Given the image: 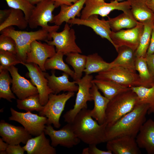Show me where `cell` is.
<instances>
[{
    "label": "cell",
    "instance_id": "816d5d0a",
    "mask_svg": "<svg viewBox=\"0 0 154 154\" xmlns=\"http://www.w3.org/2000/svg\"><path fill=\"white\" fill-rule=\"evenodd\" d=\"M0 154H6L7 153L6 150L5 151H0Z\"/></svg>",
    "mask_w": 154,
    "mask_h": 154
},
{
    "label": "cell",
    "instance_id": "83f0119b",
    "mask_svg": "<svg viewBox=\"0 0 154 154\" xmlns=\"http://www.w3.org/2000/svg\"><path fill=\"white\" fill-rule=\"evenodd\" d=\"M92 82L95 84L104 96L110 100L119 94L131 89L130 88L124 87L111 81L95 79H93Z\"/></svg>",
    "mask_w": 154,
    "mask_h": 154
},
{
    "label": "cell",
    "instance_id": "836d02e7",
    "mask_svg": "<svg viewBox=\"0 0 154 154\" xmlns=\"http://www.w3.org/2000/svg\"><path fill=\"white\" fill-rule=\"evenodd\" d=\"M143 23V31L138 46L135 51L136 57H145L150 43L152 30L154 26L153 21H147Z\"/></svg>",
    "mask_w": 154,
    "mask_h": 154
},
{
    "label": "cell",
    "instance_id": "d6986e66",
    "mask_svg": "<svg viewBox=\"0 0 154 154\" xmlns=\"http://www.w3.org/2000/svg\"><path fill=\"white\" fill-rule=\"evenodd\" d=\"M108 150L115 154H140L139 148L135 138L128 136L116 137L108 141Z\"/></svg>",
    "mask_w": 154,
    "mask_h": 154
},
{
    "label": "cell",
    "instance_id": "7bdbcfd3",
    "mask_svg": "<svg viewBox=\"0 0 154 154\" xmlns=\"http://www.w3.org/2000/svg\"><path fill=\"white\" fill-rule=\"evenodd\" d=\"M96 145H89L88 147L89 154H112V153L110 151H103L98 149Z\"/></svg>",
    "mask_w": 154,
    "mask_h": 154
},
{
    "label": "cell",
    "instance_id": "d6a6232c",
    "mask_svg": "<svg viewBox=\"0 0 154 154\" xmlns=\"http://www.w3.org/2000/svg\"><path fill=\"white\" fill-rule=\"evenodd\" d=\"M131 88L137 95L138 104L149 105L147 114L154 113V86L150 87L139 86Z\"/></svg>",
    "mask_w": 154,
    "mask_h": 154
},
{
    "label": "cell",
    "instance_id": "4fadbf2b",
    "mask_svg": "<svg viewBox=\"0 0 154 154\" xmlns=\"http://www.w3.org/2000/svg\"><path fill=\"white\" fill-rule=\"evenodd\" d=\"M51 140L53 147L58 145L68 148L78 144L81 141L75 134L72 123H67L60 130L54 129L51 125H47L44 130Z\"/></svg>",
    "mask_w": 154,
    "mask_h": 154
},
{
    "label": "cell",
    "instance_id": "4316f807",
    "mask_svg": "<svg viewBox=\"0 0 154 154\" xmlns=\"http://www.w3.org/2000/svg\"><path fill=\"white\" fill-rule=\"evenodd\" d=\"M108 21L111 31L116 32L123 29H130L135 27L138 22L133 15L131 10L123 12L114 18L108 17Z\"/></svg>",
    "mask_w": 154,
    "mask_h": 154
},
{
    "label": "cell",
    "instance_id": "74e56055",
    "mask_svg": "<svg viewBox=\"0 0 154 154\" xmlns=\"http://www.w3.org/2000/svg\"><path fill=\"white\" fill-rule=\"evenodd\" d=\"M0 72L8 70L11 66L19 64H23L16 55L7 51L0 50Z\"/></svg>",
    "mask_w": 154,
    "mask_h": 154
},
{
    "label": "cell",
    "instance_id": "9a60e30c",
    "mask_svg": "<svg viewBox=\"0 0 154 154\" xmlns=\"http://www.w3.org/2000/svg\"><path fill=\"white\" fill-rule=\"evenodd\" d=\"M56 52L54 46L35 40L31 44L30 50L27 54L26 63L36 64L43 71L45 72L44 64L46 61L53 56Z\"/></svg>",
    "mask_w": 154,
    "mask_h": 154
},
{
    "label": "cell",
    "instance_id": "4dcf8cb0",
    "mask_svg": "<svg viewBox=\"0 0 154 154\" xmlns=\"http://www.w3.org/2000/svg\"><path fill=\"white\" fill-rule=\"evenodd\" d=\"M64 55L62 52H56L53 56L46 61L44 64V68L46 70H57L62 71L68 74L74 79V72L64 62L63 60Z\"/></svg>",
    "mask_w": 154,
    "mask_h": 154
},
{
    "label": "cell",
    "instance_id": "db71d44e",
    "mask_svg": "<svg viewBox=\"0 0 154 154\" xmlns=\"http://www.w3.org/2000/svg\"><path fill=\"white\" fill-rule=\"evenodd\" d=\"M116 1H117V0H115Z\"/></svg>",
    "mask_w": 154,
    "mask_h": 154
},
{
    "label": "cell",
    "instance_id": "5b68a950",
    "mask_svg": "<svg viewBox=\"0 0 154 154\" xmlns=\"http://www.w3.org/2000/svg\"><path fill=\"white\" fill-rule=\"evenodd\" d=\"M28 19V25L31 29L38 27L49 33L57 31L60 26L55 25L49 26L48 23H52L54 15L52 13L56 8L54 2L51 0H43L36 5Z\"/></svg>",
    "mask_w": 154,
    "mask_h": 154
},
{
    "label": "cell",
    "instance_id": "11a10c76",
    "mask_svg": "<svg viewBox=\"0 0 154 154\" xmlns=\"http://www.w3.org/2000/svg\"><path fill=\"white\" fill-rule=\"evenodd\" d=\"M153 86H154V85Z\"/></svg>",
    "mask_w": 154,
    "mask_h": 154
},
{
    "label": "cell",
    "instance_id": "ba28073f",
    "mask_svg": "<svg viewBox=\"0 0 154 154\" xmlns=\"http://www.w3.org/2000/svg\"><path fill=\"white\" fill-rule=\"evenodd\" d=\"M80 15V19H86L94 15L104 17L115 10L123 12L131 10L130 4L127 0L121 2L115 0L107 3L104 0H86Z\"/></svg>",
    "mask_w": 154,
    "mask_h": 154
},
{
    "label": "cell",
    "instance_id": "f5cc1de1",
    "mask_svg": "<svg viewBox=\"0 0 154 154\" xmlns=\"http://www.w3.org/2000/svg\"><path fill=\"white\" fill-rule=\"evenodd\" d=\"M153 23H154V20H153Z\"/></svg>",
    "mask_w": 154,
    "mask_h": 154
},
{
    "label": "cell",
    "instance_id": "277c9868",
    "mask_svg": "<svg viewBox=\"0 0 154 154\" xmlns=\"http://www.w3.org/2000/svg\"><path fill=\"white\" fill-rule=\"evenodd\" d=\"M138 104L137 95L131 88L110 100L106 112L105 122L107 127L111 126L131 111Z\"/></svg>",
    "mask_w": 154,
    "mask_h": 154
},
{
    "label": "cell",
    "instance_id": "f1b7e54d",
    "mask_svg": "<svg viewBox=\"0 0 154 154\" xmlns=\"http://www.w3.org/2000/svg\"><path fill=\"white\" fill-rule=\"evenodd\" d=\"M111 67L110 62L105 61L97 53L87 56V61L84 72L85 74L90 75L106 70Z\"/></svg>",
    "mask_w": 154,
    "mask_h": 154
},
{
    "label": "cell",
    "instance_id": "ee69618b",
    "mask_svg": "<svg viewBox=\"0 0 154 154\" xmlns=\"http://www.w3.org/2000/svg\"><path fill=\"white\" fill-rule=\"evenodd\" d=\"M54 3L56 8L60 6L63 5H71L76 2L78 0H51Z\"/></svg>",
    "mask_w": 154,
    "mask_h": 154
},
{
    "label": "cell",
    "instance_id": "f6af8a7d",
    "mask_svg": "<svg viewBox=\"0 0 154 154\" xmlns=\"http://www.w3.org/2000/svg\"><path fill=\"white\" fill-rule=\"evenodd\" d=\"M153 53H154V25L152 30L150 43L146 56Z\"/></svg>",
    "mask_w": 154,
    "mask_h": 154
},
{
    "label": "cell",
    "instance_id": "d4e9b609",
    "mask_svg": "<svg viewBox=\"0 0 154 154\" xmlns=\"http://www.w3.org/2000/svg\"><path fill=\"white\" fill-rule=\"evenodd\" d=\"M86 0H78L71 5H63L60 6L59 13L54 16L52 23L60 26L64 22L68 23L69 21L79 17L81 10L83 8Z\"/></svg>",
    "mask_w": 154,
    "mask_h": 154
},
{
    "label": "cell",
    "instance_id": "7a4b0ae2",
    "mask_svg": "<svg viewBox=\"0 0 154 154\" xmlns=\"http://www.w3.org/2000/svg\"><path fill=\"white\" fill-rule=\"evenodd\" d=\"M90 110L83 109L75 117L72 123L75 134L80 141L89 145L106 142L107 124H100L94 120Z\"/></svg>",
    "mask_w": 154,
    "mask_h": 154
},
{
    "label": "cell",
    "instance_id": "f35d334b",
    "mask_svg": "<svg viewBox=\"0 0 154 154\" xmlns=\"http://www.w3.org/2000/svg\"><path fill=\"white\" fill-rule=\"evenodd\" d=\"M10 8L19 9L24 12L28 20L35 6L31 4L27 0H5Z\"/></svg>",
    "mask_w": 154,
    "mask_h": 154
},
{
    "label": "cell",
    "instance_id": "484cf974",
    "mask_svg": "<svg viewBox=\"0 0 154 154\" xmlns=\"http://www.w3.org/2000/svg\"><path fill=\"white\" fill-rule=\"evenodd\" d=\"M129 3L131 10L135 19L143 23L153 21L154 14L147 5L146 0H127Z\"/></svg>",
    "mask_w": 154,
    "mask_h": 154
},
{
    "label": "cell",
    "instance_id": "9c48e42d",
    "mask_svg": "<svg viewBox=\"0 0 154 154\" xmlns=\"http://www.w3.org/2000/svg\"><path fill=\"white\" fill-rule=\"evenodd\" d=\"M95 79L112 81L127 88L139 86L146 87L139 74L117 66H112L98 72L95 76Z\"/></svg>",
    "mask_w": 154,
    "mask_h": 154
},
{
    "label": "cell",
    "instance_id": "c3c4849f",
    "mask_svg": "<svg viewBox=\"0 0 154 154\" xmlns=\"http://www.w3.org/2000/svg\"><path fill=\"white\" fill-rule=\"evenodd\" d=\"M146 3L154 14V0H146Z\"/></svg>",
    "mask_w": 154,
    "mask_h": 154
},
{
    "label": "cell",
    "instance_id": "60d3db41",
    "mask_svg": "<svg viewBox=\"0 0 154 154\" xmlns=\"http://www.w3.org/2000/svg\"><path fill=\"white\" fill-rule=\"evenodd\" d=\"M6 151L8 154H23L25 151L23 147L19 144L9 145Z\"/></svg>",
    "mask_w": 154,
    "mask_h": 154
},
{
    "label": "cell",
    "instance_id": "30bf717a",
    "mask_svg": "<svg viewBox=\"0 0 154 154\" xmlns=\"http://www.w3.org/2000/svg\"><path fill=\"white\" fill-rule=\"evenodd\" d=\"M52 40L45 42L48 44L55 47L56 52H61L64 55L72 52L82 53V51L75 41V32L66 23L61 32L54 31L49 33Z\"/></svg>",
    "mask_w": 154,
    "mask_h": 154
},
{
    "label": "cell",
    "instance_id": "603a6c76",
    "mask_svg": "<svg viewBox=\"0 0 154 154\" xmlns=\"http://www.w3.org/2000/svg\"><path fill=\"white\" fill-rule=\"evenodd\" d=\"M28 154H55L56 149L50 143L43 132L40 135L29 139L23 147Z\"/></svg>",
    "mask_w": 154,
    "mask_h": 154
},
{
    "label": "cell",
    "instance_id": "681fc988",
    "mask_svg": "<svg viewBox=\"0 0 154 154\" xmlns=\"http://www.w3.org/2000/svg\"><path fill=\"white\" fill-rule=\"evenodd\" d=\"M31 4L33 5H36L43 0H27Z\"/></svg>",
    "mask_w": 154,
    "mask_h": 154
},
{
    "label": "cell",
    "instance_id": "8fae6325",
    "mask_svg": "<svg viewBox=\"0 0 154 154\" xmlns=\"http://www.w3.org/2000/svg\"><path fill=\"white\" fill-rule=\"evenodd\" d=\"M11 116L10 121H17L21 124L31 135L37 136L44 131L47 122V118L28 112H21L12 108H10Z\"/></svg>",
    "mask_w": 154,
    "mask_h": 154
},
{
    "label": "cell",
    "instance_id": "bcb514c9",
    "mask_svg": "<svg viewBox=\"0 0 154 154\" xmlns=\"http://www.w3.org/2000/svg\"><path fill=\"white\" fill-rule=\"evenodd\" d=\"M11 11V8L0 10V24L3 23L7 19Z\"/></svg>",
    "mask_w": 154,
    "mask_h": 154
},
{
    "label": "cell",
    "instance_id": "e575fe53",
    "mask_svg": "<svg viewBox=\"0 0 154 154\" xmlns=\"http://www.w3.org/2000/svg\"><path fill=\"white\" fill-rule=\"evenodd\" d=\"M135 68L146 87H150L154 85V80L149 70L145 57H136Z\"/></svg>",
    "mask_w": 154,
    "mask_h": 154
},
{
    "label": "cell",
    "instance_id": "52a82bcc",
    "mask_svg": "<svg viewBox=\"0 0 154 154\" xmlns=\"http://www.w3.org/2000/svg\"><path fill=\"white\" fill-rule=\"evenodd\" d=\"M93 78L91 74H85L81 79L74 80L78 86L75 103L73 108L64 114L63 117L64 121L72 123L76 116L81 110L87 109V102L93 100L90 89L92 85V81Z\"/></svg>",
    "mask_w": 154,
    "mask_h": 154
},
{
    "label": "cell",
    "instance_id": "ac0fdd59",
    "mask_svg": "<svg viewBox=\"0 0 154 154\" xmlns=\"http://www.w3.org/2000/svg\"><path fill=\"white\" fill-rule=\"evenodd\" d=\"M98 16V15H92L85 19L75 18L70 20L68 23L90 27L96 34L102 38L107 39L113 45L112 41L110 37L112 31L108 20L100 19Z\"/></svg>",
    "mask_w": 154,
    "mask_h": 154
},
{
    "label": "cell",
    "instance_id": "7402d4cb",
    "mask_svg": "<svg viewBox=\"0 0 154 154\" xmlns=\"http://www.w3.org/2000/svg\"><path fill=\"white\" fill-rule=\"evenodd\" d=\"M90 92L94 103L93 108L90 110V115L99 124H103L105 123L106 112L110 100L101 94L94 83H92Z\"/></svg>",
    "mask_w": 154,
    "mask_h": 154
},
{
    "label": "cell",
    "instance_id": "e0dca14e",
    "mask_svg": "<svg viewBox=\"0 0 154 154\" xmlns=\"http://www.w3.org/2000/svg\"><path fill=\"white\" fill-rule=\"evenodd\" d=\"M0 135L5 142L11 145L21 143L25 144L32 138V135L24 127L15 126L3 120L0 122Z\"/></svg>",
    "mask_w": 154,
    "mask_h": 154
},
{
    "label": "cell",
    "instance_id": "ffe728a7",
    "mask_svg": "<svg viewBox=\"0 0 154 154\" xmlns=\"http://www.w3.org/2000/svg\"><path fill=\"white\" fill-rule=\"evenodd\" d=\"M55 71L52 72L50 75L44 72L45 76L48 81V85L52 90L53 93L57 94L61 91L75 92H77L78 86L75 81L70 82L69 80V75L63 72L62 75L56 76Z\"/></svg>",
    "mask_w": 154,
    "mask_h": 154
},
{
    "label": "cell",
    "instance_id": "b9f144b4",
    "mask_svg": "<svg viewBox=\"0 0 154 154\" xmlns=\"http://www.w3.org/2000/svg\"><path fill=\"white\" fill-rule=\"evenodd\" d=\"M150 73L154 80V53L145 56Z\"/></svg>",
    "mask_w": 154,
    "mask_h": 154
},
{
    "label": "cell",
    "instance_id": "8992f818",
    "mask_svg": "<svg viewBox=\"0 0 154 154\" xmlns=\"http://www.w3.org/2000/svg\"><path fill=\"white\" fill-rule=\"evenodd\" d=\"M74 94V92H68L59 94L52 93L49 95L48 102L38 114L47 118V125L53 124L57 128L60 127V117L66 104Z\"/></svg>",
    "mask_w": 154,
    "mask_h": 154
},
{
    "label": "cell",
    "instance_id": "44dd1931",
    "mask_svg": "<svg viewBox=\"0 0 154 154\" xmlns=\"http://www.w3.org/2000/svg\"><path fill=\"white\" fill-rule=\"evenodd\" d=\"M135 139L139 148L148 154H154V121L149 119L144 123Z\"/></svg>",
    "mask_w": 154,
    "mask_h": 154
},
{
    "label": "cell",
    "instance_id": "3957f363",
    "mask_svg": "<svg viewBox=\"0 0 154 154\" xmlns=\"http://www.w3.org/2000/svg\"><path fill=\"white\" fill-rule=\"evenodd\" d=\"M1 34L9 36L15 41L17 46V55L24 65L27 53L30 51L31 43L35 40H50L52 39L49 33L42 29L37 31L28 32L17 31L10 26L1 31Z\"/></svg>",
    "mask_w": 154,
    "mask_h": 154
},
{
    "label": "cell",
    "instance_id": "5bb4252c",
    "mask_svg": "<svg viewBox=\"0 0 154 154\" xmlns=\"http://www.w3.org/2000/svg\"><path fill=\"white\" fill-rule=\"evenodd\" d=\"M28 72L26 74L31 79L32 83L37 87L38 91L40 101L44 106L47 103L49 95L53 93L48 85V81L43 72L36 64L32 63H25Z\"/></svg>",
    "mask_w": 154,
    "mask_h": 154
},
{
    "label": "cell",
    "instance_id": "6da1fadb",
    "mask_svg": "<svg viewBox=\"0 0 154 154\" xmlns=\"http://www.w3.org/2000/svg\"><path fill=\"white\" fill-rule=\"evenodd\" d=\"M148 104H138L131 111L119 119L106 131V142L119 137L128 136L135 138L146 121Z\"/></svg>",
    "mask_w": 154,
    "mask_h": 154
},
{
    "label": "cell",
    "instance_id": "1f68e13d",
    "mask_svg": "<svg viewBox=\"0 0 154 154\" xmlns=\"http://www.w3.org/2000/svg\"><path fill=\"white\" fill-rule=\"evenodd\" d=\"M81 53L72 52L67 54L66 61L73 68L75 74L74 80L82 78L83 72L85 69L87 56Z\"/></svg>",
    "mask_w": 154,
    "mask_h": 154
},
{
    "label": "cell",
    "instance_id": "7c38bea8",
    "mask_svg": "<svg viewBox=\"0 0 154 154\" xmlns=\"http://www.w3.org/2000/svg\"><path fill=\"white\" fill-rule=\"evenodd\" d=\"M143 29V23L138 22L137 25L132 28L116 32L112 31L110 37L116 51L119 47L125 46L135 51L138 46Z\"/></svg>",
    "mask_w": 154,
    "mask_h": 154
},
{
    "label": "cell",
    "instance_id": "d590c367",
    "mask_svg": "<svg viewBox=\"0 0 154 154\" xmlns=\"http://www.w3.org/2000/svg\"><path fill=\"white\" fill-rule=\"evenodd\" d=\"M17 107L18 109L27 112L35 111L39 112L44 108V106L40 103L38 94L30 96L23 100L17 99Z\"/></svg>",
    "mask_w": 154,
    "mask_h": 154
},
{
    "label": "cell",
    "instance_id": "f907efd6",
    "mask_svg": "<svg viewBox=\"0 0 154 154\" xmlns=\"http://www.w3.org/2000/svg\"><path fill=\"white\" fill-rule=\"evenodd\" d=\"M82 154H89L88 147L86 148L83 149L82 150Z\"/></svg>",
    "mask_w": 154,
    "mask_h": 154
},
{
    "label": "cell",
    "instance_id": "f546056e",
    "mask_svg": "<svg viewBox=\"0 0 154 154\" xmlns=\"http://www.w3.org/2000/svg\"><path fill=\"white\" fill-rule=\"evenodd\" d=\"M11 9V11L7 19L0 24V31L7 27L15 26L23 30L28 25V20L23 12L19 9Z\"/></svg>",
    "mask_w": 154,
    "mask_h": 154
},
{
    "label": "cell",
    "instance_id": "7dc6e473",
    "mask_svg": "<svg viewBox=\"0 0 154 154\" xmlns=\"http://www.w3.org/2000/svg\"><path fill=\"white\" fill-rule=\"evenodd\" d=\"M4 141L2 138H0V151L6 150L9 145Z\"/></svg>",
    "mask_w": 154,
    "mask_h": 154
},
{
    "label": "cell",
    "instance_id": "cb8c5ba5",
    "mask_svg": "<svg viewBox=\"0 0 154 154\" xmlns=\"http://www.w3.org/2000/svg\"><path fill=\"white\" fill-rule=\"evenodd\" d=\"M117 57L110 62L111 67L118 66L133 73H136L135 68L136 56L135 51L125 46L118 48Z\"/></svg>",
    "mask_w": 154,
    "mask_h": 154
},
{
    "label": "cell",
    "instance_id": "2e32d148",
    "mask_svg": "<svg viewBox=\"0 0 154 154\" xmlns=\"http://www.w3.org/2000/svg\"><path fill=\"white\" fill-rule=\"evenodd\" d=\"M8 70L12 79L11 90L18 99L23 100L38 94L37 87L30 81L21 76L18 72V68L15 66H11Z\"/></svg>",
    "mask_w": 154,
    "mask_h": 154
},
{
    "label": "cell",
    "instance_id": "8d00e7d4",
    "mask_svg": "<svg viewBox=\"0 0 154 154\" xmlns=\"http://www.w3.org/2000/svg\"><path fill=\"white\" fill-rule=\"evenodd\" d=\"M0 72V98L12 102V99H16L10 87L12 83V78L7 70L2 71Z\"/></svg>",
    "mask_w": 154,
    "mask_h": 154
},
{
    "label": "cell",
    "instance_id": "ab89813d",
    "mask_svg": "<svg viewBox=\"0 0 154 154\" xmlns=\"http://www.w3.org/2000/svg\"><path fill=\"white\" fill-rule=\"evenodd\" d=\"M0 50L7 51L17 55L16 42L11 37L1 34L0 36Z\"/></svg>",
    "mask_w": 154,
    "mask_h": 154
}]
</instances>
